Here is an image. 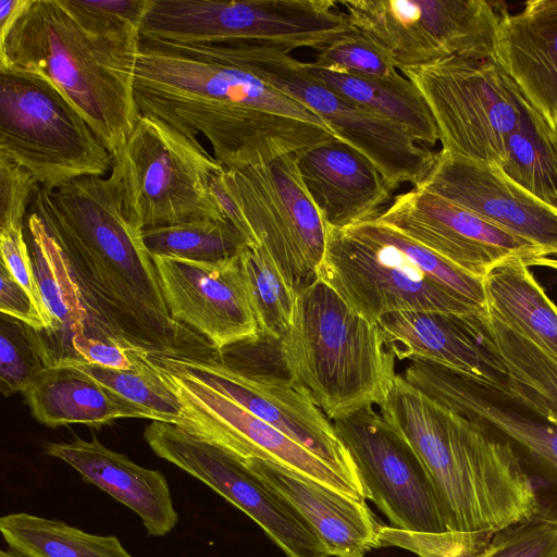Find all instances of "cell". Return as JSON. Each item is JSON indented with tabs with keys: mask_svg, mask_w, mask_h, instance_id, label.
Returning <instances> with one entry per match:
<instances>
[{
	"mask_svg": "<svg viewBox=\"0 0 557 557\" xmlns=\"http://www.w3.org/2000/svg\"><path fill=\"white\" fill-rule=\"evenodd\" d=\"M60 246L88 314L87 335L148 355H202L210 343L172 318L153 259L126 221L111 175L36 189L29 209Z\"/></svg>",
	"mask_w": 557,
	"mask_h": 557,
	"instance_id": "cell-1",
	"label": "cell"
},
{
	"mask_svg": "<svg viewBox=\"0 0 557 557\" xmlns=\"http://www.w3.org/2000/svg\"><path fill=\"white\" fill-rule=\"evenodd\" d=\"M134 98L139 115L205 137L227 170L269 163L338 138L315 114L213 45L140 37Z\"/></svg>",
	"mask_w": 557,
	"mask_h": 557,
	"instance_id": "cell-2",
	"label": "cell"
},
{
	"mask_svg": "<svg viewBox=\"0 0 557 557\" xmlns=\"http://www.w3.org/2000/svg\"><path fill=\"white\" fill-rule=\"evenodd\" d=\"M139 26L85 0H25L0 33V69L41 75L76 107L114 158L138 117Z\"/></svg>",
	"mask_w": 557,
	"mask_h": 557,
	"instance_id": "cell-3",
	"label": "cell"
},
{
	"mask_svg": "<svg viewBox=\"0 0 557 557\" xmlns=\"http://www.w3.org/2000/svg\"><path fill=\"white\" fill-rule=\"evenodd\" d=\"M381 416L412 447L448 531L497 533L531 520L533 485L511 445L397 373Z\"/></svg>",
	"mask_w": 557,
	"mask_h": 557,
	"instance_id": "cell-4",
	"label": "cell"
},
{
	"mask_svg": "<svg viewBox=\"0 0 557 557\" xmlns=\"http://www.w3.org/2000/svg\"><path fill=\"white\" fill-rule=\"evenodd\" d=\"M317 277L354 310L376 322L384 314L426 310L486 314L471 304L483 281L379 220L327 226Z\"/></svg>",
	"mask_w": 557,
	"mask_h": 557,
	"instance_id": "cell-5",
	"label": "cell"
},
{
	"mask_svg": "<svg viewBox=\"0 0 557 557\" xmlns=\"http://www.w3.org/2000/svg\"><path fill=\"white\" fill-rule=\"evenodd\" d=\"M278 349L286 375L331 421L381 406L397 375L379 324L318 277L298 293Z\"/></svg>",
	"mask_w": 557,
	"mask_h": 557,
	"instance_id": "cell-6",
	"label": "cell"
},
{
	"mask_svg": "<svg viewBox=\"0 0 557 557\" xmlns=\"http://www.w3.org/2000/svg\"><path fill=\"white\" fill-rule=\"evenodd\" d=\"M224 169L198 138L139 115L110 175L126 221L141 232L193 221H227L214 188Z\"/></svg>",
	"mask_w": 557,
	"mask_h": 557,
	"instance_id": "cell-7",
	"label": "cell"
},
{
	"mask_svg": "<svg viewBox=\"0 0 557 557\" xmlns=\"http://www.w3.org/2000/svg\"><path fill=\"white\" fill-rule=\"evenodd\" d=\"M334 0H149L140 37L185 45L319 50L352 29Z\"/></svg>",
	"mask_w": 557,
	"mask_h": 557,
	"instance_id": "cell-8",
	"label": "cell"
},
{
	"mask_svg": "<svg viewBox=\"0 0 557 557\" xmlns=\"http://www.w3.org/2000/svg\"><path fill=\"white\" fill-rule=\"evenodd\" d=\"M0 156L46 190L82 176H104L113 157L48 78L0 69Z\"/></svg>",
	"mask_w": 557,
	"mask_h": 557,
	"instance_id": "cell-9",
	"label": "cell"
},
{
	"mask_svg": "<svg viewBox=\"0 0 557 557\" xmlns=\"http://www.w3.org/2000/svg\"><path fill=\"white\" fill-rule=\"evenodd\" d=\"M213 46L315 114L339 139L364 154L393 190L403 183L419 185L431 171L436 152L391 120L329 88L288 51L257 45Z\"/></svg>",
	"mask_w": 557,
	"mask_h": 557,
	"instance_id": "cell-10",
	"label": "cell"
},
{
	"mask_svg": "<svg viewBox=\"0 0 557 557\" xmlns=\"http://www.w3.org/2000/svg\"><path fill=\"white\" fill-rule=\"evenodd\" d=\"M401 72L425 99L442 151L503 169L525 99L495 59L451 57Z\"/></svg>",
	"mask_w": 557,
	"mask_h": 557,
	"instance_id": "cell-11",
	"label": "cell"
},
{
	"mask_svg": "<svg viewBox=\"0 0 557 557\" xmlns=\"http://www.w3.org/2000/svg\"><path fill=\"white\" fill-rule=\"evenodd\" d=\"M214 183L293 289L299 293L317 278L327 227L302 184L294 153L262 165L224 169Z\"/></svg>",
	"mask_w": 557,
	"mask_h": 557,
	"instance_id": "cell-12",
	"label": "cell"
},
{
	"mask_svg": "<svg viewBox=\"0 0 557 557\" xmlns=\"http://www.w3.org/2000/svg\"><path fill=\"white\" fill-rule=\"evenodd\" d=\"M352 27L381 46L399 70L451 57L493 58L507 12L486 0H339Z\"/></svg>",
	"mask_w": 557,
	"mask_h": 557,
	"instance_id": "cell-13",
	"label": "cell"
},
{
	"mask_svg": "<svg viewBox=\"0 0 557 557\" xmlns=\"http://www.w3.org/2000/svg\"><path fill=\"white\" fill-rule=\"evenodd\" d=\"M225 395L312 453L367 499L357 467L333 422L287 375L260 369H235L214 351L202 355H152Z\"/></svg>",
	"mask_w": 557,
	"mask_h": 557,
	"instance_id": "cell-14",
	"label": "cell"
},
{
	"mask_svg": "<svg viewBox=\"0 0 557 557\" xmlns=\"http://www.w3.org/2000/svg\"><path fill=\"white\" fill-rule=\"evenodd\" d=\"M141 356L178 398L183 412L175 423L178 428L226 450L240 461L250 458L268 460L345 496L366 502L323 461L271 424L196 376L152 355Z\"/></svg>",
	"mask_w": 557,
	"mask_h": 557,
	"instance_id": "cell-15",
	"label": "cell"
},
{
	"mask_svg": "<svg viewBox=\"0 0 557 557\" xmlns=\"http://www.w3.org/2000/svg\"><path fill=\"white\" fill-rule=\"evenodd\" d=\"M144 437L158 457L250 517L287 557H330L306 521L234 455L162 421L147 425Z\"/></svg>",
	"mask_w": 557,
	"mask_h": 557,
	"instance_id": "cell-16",
	"label": "cell"
},
{
	"mask_svg": "<svg viewBox=\"0 0 557 557\" xmlns=\"http://www.w3.org/2000/svg\"><path fill=\"white\" fill-rule=\"evenodd\" d=\"M333 424L357 467L367 498L391 527L421 533L448 531L421 460L381 413L367 407Z\"/></svg>",
	"mask_w": 557,
	"mask_h": 557,
	"instance_id": "cell-17",
	"label": "cell"
},
{
	"mask_svg": "<svg viewBox=\"0 0 557 557\" xmlns=\"http://www.w3.org/2000/svg\"><path fill=\"white\" fill-rule=\"evenodd\" d=\"M462 271L484 280L499 264L547 256L534 244L431 191L416 188L394 197L377 216Z\"/></svg>",
	"mask_w": 557,
	"mask_h": 557,
	"instance_id": "cell-18",
	"label": "cell"
},
{
	"mask_svg": "<svg viewBox=\"0 0 557 557\" xmlns=\"http://www.w3.org/2000/svg\"><path fill=\"white\" fill-rule=\"evenodd\" d=\"M173 319L215 350L260 338L239 255L220 262L151 256Z\"/></svg>",
	"mask_w": 557,
	"mask_h": 557,
	"instance_id": "cell-19",
	"label": "cell"
},
{
	"mask_svg": "<svg viewBox=\"0 0 557 557\" xmlns=\"http://www.w3.org/2000/svg\"><path fill=\"white\" fill-rule=\"evenodd\" d=\"M416 188L442 196L488 222L557 255V208L535 197L499 168L442 150Z\"/></svg>",
	"mask_w": 557,
	"mask_h": 557,
	"instance_id": "cell-20",
	"label": "cell"
},
{
	"mask_svg": "<svg viewBox=\"0 0 557 557\" xmlns=\"http://www.w3.org/2000/svg\"><path fill=\"white\" fill-rule=\"evenodd\" d=\"M485 315L409 310L384 314L377 324L398 360L438 364L502 395L506 370L487 332Z\"/></svg>",
	"mask_w": 557,
	"mask_h": 557,
	"instance_id": "cell-21",
	"label": "cell"
},
{
	"mask_svg": "<svg viewBox=\"0 0 557 557\" xmlns=\"http://www.w3.org/2000/svg\"><path fill=\"white\" fill-rule=\"evenodd\" d=\"M294 158L327 226L341 228L375 220L393 198L394 190L376 166L339 138L318 143Z\"/></svg>",
	"mask_w": 557,
	"mask_h": 557,
	"instance_id": "cell-22",
	"label": "cell"
},
{
	"mask_svg": "<svg viewBox=\"0 0 557 557\" xmlns=\"http://www.w3.org/2000/svg\"><path fill=\"white\" fill-rule=\"evenodd\" d=\"M243 462L306 521L330 557H364L380 547L381 524L366 502L268 460L250 458Z\"/></svg>",
	"mask_w": 557,
	"mask_h": 557,
	"instance_id": "cell-23",
	"label": "cell"
},
{
	"mask_svg": "<svg viewBox=\"0 0 557 557\" xmlns=\"http://www.w3.org/2000/svg\"><path fill=\"white\" fill-rule=\"evenodd\" d=\"M495 61L524 99L557 132V0H530L504 14L496 35Z\"/></svg>",
	"mask_w": 557,
	"mask_h": 557,
	"instance_id": "cell-24",
	"label": "cell"
},
{
	"mask_svg": "<svg viewBox=\"0 0 557 557\" xmlns=\"http://www.w3.org/2000/svg\"><path fill=\"white\" fill-rule=\"evenodd\" d=\"M45 453L75 469L86 481L133 510L148 534L163 536L178 522L165 476L111 450L96 437L48 443Z\"/></svg>",
	"mask_w": 557,
	"mask_h": 557,
	"instance_id": "cell-25",
	"label": "cell"
},
{
	"mask_svg": "<svg viewBox=\"0 0 557 557\" xmlns=\"http://www.w3.org/2000/svg\"><path fill=\"white\" fill-rule=\"evenodd\" d=\"M23 395L33 417L49 428L69 424L98 428L120 418L153 421L148 411L69 366L48 368Z\"/></svg>",
	"mask_w": 557,
	"mask_h": 557,
	"instance_id": "cell-26",
	"label": "cell"
},
{
	"mask_svg": "<svg viewBox=\"0 0 557 557\" xmlns=\"http://www.w3.org/2000/svg\"><path fill=\"white\" fill-rule=\"evenodd\" d=\"M25 237L45 308L52 321L49 332H39L52 367L76 360L72 339L87 334L88 314L69 263L42 221L32 211L26 216Z\"/></svg>",
	"mask_w": 557,
	"mask_h": 557,
	"instance_id": "cell-27",
	"label": "cell"
},
{
	"mask_svg": "<svg viewBox=\"0 0 557 557\" xmlns=\"http://www.w3.org/2000/svg\"><path fill=\"white\" fill-rule=\"evenodd\" d=\"M487 308L557 361V306L522 259L494 268L484 278Z\"/></svg>",
	"mask_w": 557,
	"mask_h": 557,
	"instance_id": "cell-28",
	"label": "cell"
},
{
	"mask_svg": "<svg viewBox=\"0 0 557 557\" xmlns=\"http://www.w3.org/2000/svg\"><path fill=\"white\" fill-rule=\"evenodd\" d=\"M484 323L506 370L499 396L557 426V361L490 310Z\"/></svg>",
	"mask_w": 557,
	"mask_h": 557,
	"instance_id": "cell-29",
	"label": "cell"
},
{
	"mask_svg": "<svg viewBox=\"0 0 557 557\" xmlns=\"http://www.w3.org/2000/svg\"><path fill=\"white\" fill-rule=\"evenodd\" d=\"M307 71L332 90L406 129L421 145L435 146L440 132L418 87L399 73L374 78L331 72L305 63Z\"/></svg>",
	"mask_w": 557,
	"mask_h": 557,
	"instance_id": "cell-30",
	"label": "cell"
},
{
	"mask_svg": "<svg viewBox=\"0 0 557 557\" xmlns=\"http://www.w3.org/2000/svg\"><path fill=\"white\" fill-rule=\"evenodd\" d=\"M0 531L9 547L25 557H133L116 536L26 512L1 517Z\"/></svg>",
	"mask_w": 557,
	"mask_h": 557,
	"instance_id": "cell-31",
	"label": "cell"
},
{
	"mask_svg": "<svg viewBox=\"0 0 557 557\" xmlns=\"http://www.w3.org/2000/svg\"><path fill=\"white\" fill-rule=\"evenodd\" d=\"M509 178L557 208V145L544 119L525 100L521 120L507 143L500 169Z\"/></svg>",
	"mask_w": 557,
	"mask_h": 557,
	"instance_id": "cell-32",
	"label": "cell"
},
{
	"mask_svg": "<svg viewBox=\"0 0 557 557\" xmlns=\"http://www.w3.org/2000/svg\"><path fill=\"white\" fill-rule=\"evenodd\" d=\"M506 436L533 485L537 510L532 519L557 525V426L522 412L510 421Z\"/></svg>",
	"mask_w": 557,
	"mask_h": 557,
	"instance_id": "cell-33",
	"label": "cell"
},
{
	"mask_svg": "<svg viewBox=\"0 0 557 557\" xmlns=\"http://www.w3.org/2000/svg\"><path fill=\"white\" fill-rule=\"evenodd\" d=\"M239 264L260 337L280 341L290 327L298 293L261 246L245 247Z\"/></svg>",
	"mask_w": 557,
	"mask_h": 557,
	"instance_id": "cell-34",
	"label": "cell"
},
{
	"mask_svg": "<svg viewBox=\"0 0 557 557\" xmlns=\"http://www.w3.org/2000/svg\"><path fill=\"white\" fill-rule=\"evenodd\" d=\"M151 256L220 262L238 256L249 244L228 221L201 220L140 232Z\"/></svg>",
	"mask_w": 557,
	"mask_h": 557,
	"instance_id": "cell-35",
	"label": "cell"
},
{
	"mask_svg": "<svg viewBox=\"0 0 557 557\" xmlns=\"http://www.w3.org/2000/svg\"><path fill=\"white\" fill-rule=\"evenodd\" d=\"M132 354L135 364L131 369H110L81 359L69 360L60 366H69L89 375L119 396L151 413L153 421L175 424L183 413L178 398L139 351Z\"/></svg>",
	"mask_w": 557,
	"mask_h": 557,
	"instance_id": "cell-36",
	"label": "cell"
},
{
	"mask_svg": "<svg viewBox=\"0 0 557 557\" xmlns=\"http://www.w3.org/2000/svg\"><path fill=\"white\" fill-rule=\"evenodd\" d=\"M52 367L40 333L24 322L1 313L0 389L8 397L24 392Z\"/></svg>",
	"mask_w": 557,
	"mask_h": 557,
	"instance_id": "cell-37",
	"label": "cell"
},
{
	"mask_svg": "<svg viewBox=\"0 0 557 557\" xmlns=\"http://www.w3.org/2000/svg\"><path fill=\"white\" fill-rule=\"evenodd\" d=\"M317 51L310 64L318 69L374 78L392 77L398 73L388 52L355 27Z\"/></svg>",
	"mask_w": 557,
	"mask_h": 557,
	"instance_id": "cell-38",
	"label": "cell"
},
{
	"mask_svg": "<svg viewBox=\"0 0 557 557\" xmlns=\"http://www.w3.org/2000/svg\"><path fill=\"white\" fill-rule=\"evenodd\" d=\"M493 536L490 532L421 533L381 525L379 543L380 547L396 546L419 557H481Z\"/></svg>",
	"mask_w": 557,
	"mask_h": 557,
	"instance_id": "cell-39",
	"label": "cell"
},
{
	"mask_svg": "<svg viewBox=\"0 0 557 557\" xmlns=\"http://www.w3.org/2000/svg\"><path fill=\"white\" fill-rule=\"evenodd\" d=\"M481 557H557V525L531 519L504 529Z\"/></svg>",
	"mask_w": 557,
	"mask_h": 557,
	"instance_id": "cell-40",
	"label": "cell"
},
{
	"mask_svg": "<svg viewBox=\"0 0 557 557\" xmlns=\"http://www.w3.org/2000/svg\"><path fill=\"white\" fill-rule=\"evenodd\" d=\"M38 187L23 168L0 156V230L25 227L28 209Z\"/></svg>",
	"mask_w": 557,
	"mask_h": 557,
	"instance_id": "cell-41",
	"label": "cell"
},
{
	"mask_svg": "<svg viewBox=\"0 0 557 557\" xmlns=\"http://www.w3.org/2000/svg\"><path fill=\"white\" fill-rule=\"evenodd\" d=\"M0 252L1 263L7 267L14 278L29 293L47 321L49 329L40 333L49 332L52 327V321L45 308L39 290L28 244L25 237V227L0 230Z\"/></svg>",
	"mask_w": 557,
	"mask_h": 557,
	"instance_id": "cell-42",
	"label": "cell"
},
{
	"mask_svg": "<svg viewBox=\"0 0 557 557\" xmlns=\"http://www.w3.org/2000/svg\"><path fill=\"white\" fill-rule=\"evenodd\" d=\"M0 311L38 332L49 329L35 300L3 263H0Z\"/></svg>",
	"mask_w": 557,
	"mask_h": 557,
	"instance_id": "cell-43",
	"label": "cell"
},
{
	"mask_svg": "<svg viewBox=\"0 0 557 557\" xmlns=\"http://www.w3.org/2000/svg\"><path fill=\"white\" fill-rule=\"evenodd\" d=\"M78 359L110 369H131L135 364L132 350L117 343L82 334L72 339Z\"/></svg>",
	"mask_w": 557,
	"mask_h": 557,
	"instance_id": "cell-44",
	"label": "cell"
},
{
	"mask_svg": "<svg viewBox=\"0 0 557 557\" xmlns=\"http://www.w3.org/2000/svg\"><path fill=\"white\" fill-rule=\"evenodd\" d=\"M25 0H1L0 1V33L14 20Z\"/></svg>",
	"mask_w": 557,
	"mask_h": 557,
	"instance_id": "cell-45",
	"label": "cell"
},
{
	"mask_svg": "<svg viewBox=\"0 0 557 557\" xmlns=\"http://www.w3.org/2000/svg\"><path fill=\"white\" fill-rule=\"evenodd\" d=\"M536 265V267H545L549 268L552 270L557 271V255L556 256H545L537 259H534L530 267Z\"/></svg>",
	"mask_w": 557,
	"mask_h": 557,
	"instance_id": "cell-46",
	"label": "cell"
},
{
	"mask_svg": "<svg viewBox=\"0 0 557 557\" xmlns=\"http://www.w3.org/2000/svg\"><path fill=\"white\" fill-rule=\"evenodd\" d=\"M0 557H25L22 554L9 548L0 552Z\"/></svg>",
	"mask_w": 557,
	"mask_h": 557,
	"instance_id": "cell-47",
	"label": "cell"
},
{
	"mask_svg": "<svg viewBox=\"0 0 557 557\" xmlns=\"http://www.w3.org/2000/svg\"><path fill=\"white\" fill-rule=\"evenodd\" d=\"M554 136H555V141H556V145H557V132L554 133Z\"/></svg>",
	"mask_w": 557,
	"mask_h": 557,
	"instance_id": "cell-48",
	"label": "cell"
}]
</instances>
